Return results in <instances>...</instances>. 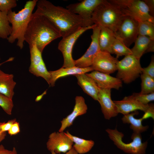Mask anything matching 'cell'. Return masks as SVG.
Segmentation results:
<instances>
[{"label":"cell","mask_w":154,"mask_h":154,"mask_svg":"<svg viewBox=\"0 0 154 154\" xmlns=\"http://www.w3.org/2000/svg\"><path fill=\"white\" fill-rule=\"evenodd\" d=\"M2 123L0 122V126ZM6 135V132H2L0 127V143L5 138Z\"/></svg>","instance_id":"60d3db41"},{"label":"cell","mask_w":154,"mask_h":154,"mask_svg":"<svg viewBox=\"0 0 154 154\" xmlns=\"http://www.w3.org/2000/svg\"><path fill=\"white\" fill-rule=\"evenodd\" d=\"M100 30L98 38L100 50L112 54L111 47L116 38L114 32L105 27H100Z\"/></svg>","instance_id":"44dd1931"},{"label":"cell","mask_w":154,"mask_h":154,"mask_svg":"<svg viewBox=\"0 0 154 154\" xmlns=\"http://www.w3.org/2000/svg\"><path fill=\"white\" fill-rule=\"evenodd\" d=\"M29 71L34 75L43 78L49 84L50 74L47 70L44 61L37 65L30 66Z\"/></svg>","instance_id":"f1b7e54d"},{"label":"cell","mask_w":154,"mask_h":154,"mask_svg":"<svg viewBox=\"0 0 154 154\" xmlns=\"http://www.w3.org/2000/svg\"><path fill=\"white\" fill-rule=\"evenodd\" d=\"M118 61L109 52L100 50L94 57L91 66L94 70L110 74L117 70Z\"/></svg>","instance_id":"4fadbf2b"},{"label":"cell","mask_w":154,"mask_h":154,"mask_svg":"<svg viewBox=\"0 0 154 154\" xmlns=\"http://www.w3.org/2000/svg\"><path fill=\"white\" fill-rule=\"evenodd\" d=\"M147 6L150 15L154 17V0H144L143 1Z\"/></svg>","instance_id":"8d00e7d4"},{"label":"cell","mask_w":154,"mask_h":154,"mask_svg":"<svg viewBox=\"0 0 154 154\" xmlns=\"http://www.w3.org/2000/svg\"><path fill=\"white\" fill-rule=\"evenodd\" d=\"M73 142L63 132H54L50 134L46 143L48 149L56 153H66L73 147Z\"/></svg>","instance_id":"5bb4252c"},{"label":"cell","mask_w":154,"mask_h":154,"mask_svg":"<svg viewBox=\"0 0 154 154\" xmlns=\"http://www.w3.org/2000/svg\"><path fill=\"white\" fill-rule=\"evenodd\" d=\"M20 131L19 124L16 121L12 124L8 132L9 135L12 136L17 134Z\"/></svg>","instance_id":"e575fe53"},{"label":"cell","mask_w":154,"mask_h":154,"mask_svg":"<svg viewBox=\"0 0 154 154\" xmlns=\"http://www.w3.org/2000/svg\"><path fill=\"white\" fill-rule=\"evenodd\" d=\"M113 101L118 113H121L123 115L138 110H141L145 113L154 115L153 104H143L134 99L131 95L125 96L121 100Z\"/></svg>","instance_id":"7c38bea8"},{"label":"cell","mask_w":154,"mask_h":154,"mask_svg":"<svg viewBox=\"0 0 154 154\" xmlns=\"http://www.w3.org/2000/svg\"><path fill=\"white\" fill-rule=\"evenodd\" d=\"M61 37L59 30L49 18L33 13L24 36L25 41L29 46L35 44L42 53L47 45Z\"/></svg>","instance_id":"7a4b0ae2"},{"label":"cell","mask_w":154,"mask_h":154,"mask_svg":"<svg viewBox=\"0 0 154 154\" xmlns=\"http://www.w3.org/2000/svg\"><path fill=\"white\" fill-rule=\"evenodd\" d=\"M44 94V93H43L42 94L38 96L35 99V101L38 102L40 101L42 99Z\"/></svg>","instance_id":"b9f144b4"},{"label":"cell","mask_w":154,"mask_h":154,"mask_svg":"<svg viewBox=\"0 0 154 154\" xmlns=\"http://www.w3.org/2000/svg\"><path fill=\"white\" fill-rule=\"evenodd\" d=\"M98 101L100 104L104 118L109 119L118 114L116 106L111 98V89L99 88Z\"/></svg>","instance_id":"2e32d148"},{"label":"cell","mask_w":154,"mask_h":154,"mask_svg":"<svg viewBox=\"0 0 154 154\" xmlns=\"http://www.w3.org/2000/svg\"><path fill=\"white\" fill-rule=\"evenodd\" d=\"M110 139L119 149L124 152L129 154H145L147 142H142V137L140 133H133L131 136L132 141L129 143H124L122 141L123 134L115 129H107L106 130Z\"/></svg>","instance_id":"5b68a950"},{"label":"cell","mask_w":154,"mask_h":154,"mask_svg":"<svg viewBox=\"0 0 154 154\" xmlns=\"http://www.w3.org/2000/svg\"><path fill=\"white\" fill-rule=\"evenodd\" d=\"M117 67L116 77L126 84L135 81L142 73L140 59L132 54L125 56L122 60H118Z\"/></svg>","instance_id":"52a82bcc"},{"label":"cell","mask_w":154,"mask_h":154,"mask_svg":"<svg viewBox=\"0 0 154 154\" xmlns=\"http://www.w3.org/2000/svg\"><path fill=\"white\" fill-rule=\"evenodd\" d=\"M11 154H17L15 148L13 147L12 151V152Z\"/></svg>","instance_id":"ee69618b"},{"label":"cell","mask_w":154,"mask_h":154,"mask_svg":"<svg viewBox=\"0 0 154 154\" xmlns=\"http://www.w3.org/2000/svg\"><path fill=\"white\" fill-rule=\"evenodd\" d=\"M95 24L87 27H83L75 33L66 37L62 38L59 42L58 49L62 53L64 62L62 67L69 68L75 66L74 60L72 57L73 48L78 38L87 31L92 29Z\"/></svg>","instance_id":"9c48e42d"},{"label":"cell","mask_w":154,"mask_h":154,"mask_svg":"<svg viewBox=\"0 0 154 154\" xmlns=\"http://www.w3.org/2000/svg\"><path fill=\"white\" fill-rule=\"evenodd\" d=\"M138 35L149 37L154 40V24L148 21H138Z\"/></svg>","instance_id":"484cf974"},{"label":"cell","mask_w":154,"mask_h":154,"mask_svg":"<svg viewBox=\"0 0 154 154\" xmlns=\"http://www.w3.org/2000/svg\"><path fill=\"white\" fill-rule=\"evenodd\" d=\"M138 114L137 111L131 112L124 115L121 120L123 123L130 124V128L133 130V133H141L146 131L149 128L148 125L143 126L142 124V121L149 117L152 118V116L150 114L146 113L141 118L138 119L135 118L134 116Z\"/></svg>","instance_id":"ffe728a7"},{"label":"cell","mask_w":154,"mask_h":154,"mask_svg":"<svg viewBox=\"0 0 154 154\" xmlns=\"http://www.w3.org/2000/svg\"><path fill=\"white\" fill-rule=\"evenodd\" d=\"M38 1H27L24 8L17 13L12 10L7 13V18L11 25L12 31L7 39L10 43L17 40V45L21 49L24 46L25 33Z\"/></svg>","instance_id":"3957f363"},{"label":"cell","mask_w":154,"mask_h":154,"mask_svg":"<svg viewBox=\"0 0 154 154\" xmlns=\"http://www.w3.org/2000/svg\"><path fill=\"white\" fill-rule=\"evenodd\" d=\"M88 109L84 98L81 96L75 98V104L72 112L61 121V126L58 131L63 132L68 127L72 125L78 116L86 114Z\"/></svg>","instance_id":"e0dca14e"},{"label":"cell","mask_w":154,"mask_h":154,"mask_svg":"<svg viewBox=\"0 0 154 154\" xmlns=\"http://www.w3.org/2000/svg\"><path fill=\"white\" fill-rule=\"evenodd\" d=\"M1 60V58L0 57V61Z\"/></svg>","instance_id":"f6af8a7d"},{"label":"cell","mask_w":154,"mask_h":154,"mask_svg":"<svg viewBox=\"0 0 154 154\" xmlns=\"http://www.w3.org/2000/svg\"><path fill=\"white\" fill-rule=\"evenodd\" d=\"M103 1L83 0L80 2L70 4L66 8L80 16L83 20L84 27H88L94 24L92 20L93 14Z\"/></svg>","instance_id":"30bf717a"},{"label":"cell","mask_w":154,"mask_h":154,"mask_svg":"<svg viewBox=\"0 0 154 154\" xmlns=\"http://www.w3.org/2000/svg\"><path fill=\"white\" fill-rule=\"evenodd\" d=\"M12 151H10L5 149L2 145H0V154H11Z\"/></svg>","instance_id":"f35d334b"},{"label":"cell","mask_w":154,"mask_h":154,"mask_svg":"<svg viewBox=\"0 0 154 154\" xmlns=\"http://www.w3.org/2000/svg\"><path fill=\"white\" fill-rule=\"evenodd\" d=\"M142 73L145 74L154 78V57H151V61L149 65L146 67L142 68Z\"/></svg>","instance_id":"836d02e7"},{"label":"cell","mask_w":154,"mask_h":154,"mask_svg":"<svg viewBox=\"0 0 154 154\" xmlns=\"http://www.w3.org/2000/svg\"><path fill=\"white\" fill-rule=\"evenodd\" d=\"M138 22L133 18L124 16L115 33V36L128 47L134 42L138 36Z\"/></svg>","instance_id":"ba28073f"},{"label":"cell","mask_w":154,"mask_h":154,"mask_svg":"<svg viewBox=\"0 0 154 154\" xmlns=\"http://www.w3.org/2000/svg\"><path fill=\"white\" fill-rule=\"evenodd\" d=\"M154 51V40H151L145 53Z\"/></svg>","instance_id":"74e56055"},{"label":"cell","mask_w":154,"mask_h":154,"mask_svg":"<svg viewBox=\"0 0 154 154\" xmlns=\"http://www.w3.org/2000/svg\"><path fill=\"white\" fill-rule=\"evenodd\" d=\"M92 29V40L90 46L83 55L78 59L74 60L75 65L76 67L85 68L91 66L94 57L100 50L98 43L100 28L96 25Z\"/></svg>","instance_id":"8fae6325"},{"label":"cell","mask_w":154,"mask_h":154,"mask_svg":"<svg viewBox=\"0 0 154 154\" xmlns=\"http://www.w3.org/2000/svg\"><path fill=\"white\" fill-rule=\"evenodd\" d=\"M131 96L135 100L145 105L154 100V92L147 94H142L140 92L134 93Z\"/></svg>","instance_id":"1f68e13d"},{"label":"cell","mask_w":154,"mask_h":154,"mask_svg":"<svg viewBox=\"0 0 154 154\" xmlns=\"http://www.w3.org/2000/svg\"><path fill=\"white\" fill-rule=\"evenodd\" d=\"M140 76L141 82L140 93L147 94L154 92V78L143 73Z\"/></svg>","instance_id":"83f0119b"},{"label":"cell","mask_w":154,"mask_h":154,"mask_svg":"<svg viewBox=\"0 0 154 154\" xmlns=\"http://www.w3.org/2000/svg\"><path fill=\"white\" fill-rule=\"evenodd\" d=\"M124 16L118 5L110 0H103L95 10L92 20L94 24L107 28L114 33Z\"/></svg>","instance_id":"277c9868"},{"label":"cell","mask_w":154,"mask_h":154,"mask_svg":"<svg viewBox=\"0 0 154 154\" xmlns=\"http://www.w3.org/2000/svg\"><path fill=\"white\" fill-rule=\"evenodd\" d=\"M93 70L91 66L85 68H80L75 66L69 68L62 67L58 70L49 71L50 78L49 84L53 87L55 86L56 81L60 78L69 75L85 74Z\"/></svg>","instance_id":"ac0fdd59"},{"label":"cell","mask_w":154,"mask_h":154,"mask_svg":"<svg viewBox=\"0 0 154 154\" xmlns=\"http://www.w3.org/2000/svg\"><path fill=\"white\" fill-rule=\"evenodd\" d=\"M34 13L45 16L54 24L61 37H66L84 27L83 19L66 8L56 6L46 0H38Z\"/></svg>","instance_id":"6da1fadb"},{"label":"cell","mask_w":154,"mask_h":154,"mask_svg":"<svg viewBox=\"0 0 154 154\" xmlns=\"http://www.w3.org/2000/svg\"><path fill=\"white\" fill-rule=\"evenodd\" d=\"M112 54L116 55L117 59L123 56L132 54L131 49L127 47L119 39L116 38L113 42L111 47Z\"/></svg>","instance_id":"d4e9b609"},{"label":"cell","mask_w":154,"mask_h":154,"mask_svg":"<svg viewBox=\"0 0 154 154\" xmlns=\"http://www.w3.org/2000/svg\"><path fill=\"white\" fill-rule=\"evenodd\" d=\"M51 152V154H60V153H56L54 151H52ZM65 154H78L72 147V149H71L70 150L67 152Z\"/></svg>","instance_id":"ab89813d"},{"label":"cell","mask_w":154,"mask_h":154,"mask_svg":"<svg viewBox=\"0 0 154 154\" xmlns=\"http://www.w3.org/2000/svg\"><path fill=\"white\" fill-rule=\"evenodd\" d=\"M30 54L31 64L30 66L37 65L43 61L42 52L36 45L33 44L29 46Z\"/></svg>","instance_id":"f546056e"},{"label":"cell","mask_w":154,"mask_h":154,"mask_svg":"<svg viewBox=\"0 0 154 154\" xmlns=\"http://www.w3.org/2000/svg\"><path fill=\"white\" fill-rule=\"evenodd\" d=\"M151 40L147 36L138 35L134 42V46L131 49L132 55L140 59L145 53Z\"/></svg>","instance_id":"cb8c5ba5"},{"label":"cell","mask_w":154,"mask_h":154,"mask_svg":"<svg viewBox=\"0 0 154 154\" xmlns=\"http://www.w3.org/2000/svg\"><path fill=\"white\" fill-rule=\"evenodd\" d=\"M7 14V13L0 11V38L2 39H7L12 31Z\"/></svg>","instance_id":"4316f807"},{"label":"cell","mask_w":154,"mask_h":154,"mask_svg":"<svg viewBox=\"0 0 154 154\" xmlns=\"http://www.w3.org/2000/svg\"><path fill=\"white\" fill-rule=\"evenodd\" d=\"M66 135L74 143L73 147L80 154H83L89 151L94 144V141L92 140H87L71 135L68 131L65 133Z\"/></svg>","instance_id":"603a6c76"},{"label":"cell","mask_w":154,"mask_h":154,"mask_svg":"<svg viewBox=\"0 0 154 154\" xmlns=\"http://www.w3.org/2000/svg\"><path fill=\"white\" fill-rule=\"evenodd\" d=\"M86 74L94 80L99 88L118 90L122 87V82L121 80L110 74L96 70Z\"/></svg>","instance_id":"9a60e30c"},{"label":"cell","mask_w":154,"mask_h":154,"mask_svg":"<svg viewBox=\"0 0 154 154\" xmlns=\"http://www.w3.org/2000/svg\"><path fill=\"white\" fill-rule=\"evenodd\" d=\"M14 59V58L13 57H11L9 58L8 60H6V61H5L4 62H2L1 63H0V66L3 64L7 62H9L13 60Z\"/></svg>","instance_id":"7bdbcfd3"},{"label":"cell","mask_w":154,"mask_h":154,"mask_svg":"<svg viewBox=\"0 0 154 154\" xmlns=\"http://www.w3.org/2000/svg\"><path fill=\"white\" fill-rule=\"evenodd\" d=\"M0 106L7 114L11 115L13 107L12 99L0 93Z\"/></svg>","instance_id":"4dcf8cb0"},{"label":"cell","mask_w":154,"mask_h":154,"mask_svg":"<svg viewBox=\"0 0 154 154\" xmlns=\"http://www.w3.org/2000/svg\"><path fill=\"white\" fill-rule=\"evenodd\" d=\"M78 84L86 93L98 101L99 88L94 80L86 73L75 75Z\"/></svg>","instance_id":"d6986e66"},{"label":"cell","mask_w":154,"mask_h":154,"mask_svg":"<svg viewBox=\"0 0 154 154\" xmlns=\"http://www.w3.org/2000/svg\"><path fill=\"white\" fill-rule=\"evenodd\" d=\"M16 121L15 119L9 120L6 123L2 122L0 126L2 132H6L10 129L12 124Z\"/></svg>","instance_id":"d590c367"},{"label":"cell","mask_w":154,"mask_h":154,"mask_svg":"<svg viewBox=\"0 0 154 154\" xmlns=\"http://www.w3.org/2000/svg\"><path fill=\"white\" fill-rule=\"evenodd\" d=\"M16 0H0V11L8 13L17 6Z\"/></svg>","instance_id":"d6a6232c"},{"label":"cell","mask_w":154,"mask_h":154,"mask_svg":"<svg viewBox=\"0 0 154 154\" xmlns=\"http://www.w3.org/2000/svg\"><path fill=\"white\" fill-rule=\"evenodd\" d=\"M13 75L5 73L0 69V93L12 99L16 82Z\"/></svg>","instance_id":"7402d4cb"},{"label":"cell","mask_w":154,"mask_h":154,"mask_svg":"<svg viewBox=\"0 0 154 154\" xmlns=\"http://www.w3.org/2000/svg\"><path fill=\"white\" fill-rule=\"evenodd\" d=\"M120 8L124 16L131 17L137 21H148L154 24V18L149 13L148 8L143 1L111 0Z\"/></svg>","instance_id":"8992f818"}]
</instances>
